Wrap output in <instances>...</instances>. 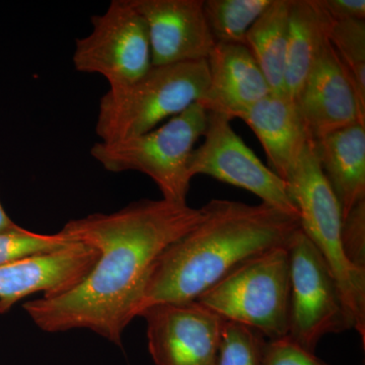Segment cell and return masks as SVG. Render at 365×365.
<instances>
[{"instance_id":"4","label":"cell","mask_w":365,"mask_h":365,"mask_svg":"<svg viewBox=\"0 0 365 365\" xmlns=\"http://www.w3.org/2000/svg\"><path fill=\"white\" fill-rule=\"evenodd\" d=\"M288 195L299 212V227L323 255L337 281L354 330L365 343V270L355 267L343 249L342 215L319 165L314 141L287 173Z\"/></svg>"},{"instance_id":"18","label":"cell","mask_w":365,"mask_h":365,"mask_svg":"<svg viewBox=\"0 0 365 365\" xmlns=\"http://www.w3.org/2000/svg\"><path fill=\"white\" fill-rule=\"evenodd\" d=\"M290 0H272L246 36V47L263 72L271 93H285Z\"/></svg>"},{"instance_id":"19","label":"cell","mask_w":365,"mask_h":365,"mask_svg":"<svg viewBox=\"0 0 365 365\" xmlns=\"http://www.w3.org/2000/svg\"><path fill=\"white\" fill-rule=\"evenodd\" d=\"M272 0H204V16L215 43L246 46V36Z\"/></svg>"},{"instance_id":"3","label":"cell","mask_w":365,"mask_h":365,"mask_svg":"<svg viewBox=\"0 0 365 365\" xmlns=\"http://www.w3.org/2000/svg\"><path fill=\"white\" fill-rule=\"evenodd\" d=\"M208 85L206 60L151 66L135 83L109 88L101 98L96 134L114 143L146 133L202 102Z\"/></svg>"},{"instance_id":"9","label":"cell","mask_w":365,"mask_h":365,"mask_svg":"<svg viewBox=\"0 0 365 365\" xmlns=\"http://www.w3.org/2000/svg\"><path fill=\"white\" fill-rule=\"evenodd\" d=\"M230 122L225 115L208 112L203 143L193 150L190 160V175H206L246 190L258 196L262 203L299 217L285 182L264 165Z\"/></svg>"},{"instance_id":"13","label":"cell","mask_w":365,"mask_h":365,"mask_svg":"<svg viewBox=\"0 0 365 365\" xmlns=\"http://www.w3.org/2000/svg\"><path fill=\"white\" fill-rule=\"evenodd\" d=\"M98 258L97 250L83 242L53 253L0 266V314L35 294L56 297L78 284Z\"/></svg>"},{"instance_id":"26","label":"cell","mask_w":365,"mask_h":365,"mask_svg":"<svg viewBox=\"0 0 365 365\" xmlns=\"http://www.w3.org/2000/svg\"><path fill=\"white\" fill-rule=\"evenodd\" d=\"M21 227L16 225L9 217V215L4 210V206L0 202V234H6V232H16L20 230Z\"/></svg>"},{"instance_id":"23","label":"cell","mask_w":365,"mask_h":365,"mask_svg":"<svg viewBox=\"0 0 365 365\" xmlns=\"http://www.w3.org/2000/svg\"><path fill=\"white\" fill-rule=\"evenodd\" d=\"M341 237L348 260L365 270V201L354 206L343 218Z\"/></svg>"},{"instance_id":"21","label":"cell","mask_w":365,"mask_h":365,"mask_svg":"<svg viewBox=\"0 0 365 365\" xmlns=\"http://www.w3.org/2000/svg\"><path fill=\"white\" fill-rule=\"evenodd\" d=\"M265 340L249 327L225 321L215 365H260Z\"/></svg>"},{"instance_id":"15","label":"cell","mask_w":365,"mask_h":365,"mask_svg":"<svg viewBox=\"0 0 365 365\" xmlns=\"http://www.w3.org/2000/svg\"><path fill=\"white\" fill-rule=\"evenodd\" d=\"M265 150L270 169L284 179L312 141L294 100L270 93L241 115Z\"/></svg>"},{"instance_id":"2","label":"cell","mask_w":365,"mask_h":365,"mask_svg":"<svg viewBox=\"0 0 365 365\" xmlns=\"http://www.w3.org/2000/svg\"><path fill=\"white\" fill-rule=\"evenodd\" d=\"M202 208V222L158 258L138 317L153 304L195 302L245 262L287 247L300 227L297 216L265 203L213 199Z\"/></svg>"},{"instance_id":"16","label":"cell","mask_w":365,"mask_h":365,"mask_svg":"<svg viewBox=\"0 0 365 365\" xmlns=\"http://www.w3.org/2000/svg\"><path fill=\"white\" fill-rule=\"evenodd\" d=\"M314 143L343 220L354 206L365 201V125L334 131Z\"/></svg>"},{"instance_id":"5","label":"cell","mask_w":365,"mask_h":365,"mask_svg":"<svg viewBox=\"0 0 365 365\" xmlns=\"http://www.w3.org/2000/svg\"><path fill=\"white\" fill-rule=\"evenodd\" d=\"M207 117L204 106L195 103L141 135L93 144L91 155L109 172L143 173L155 182L163 199L187 204L193 179L190 175V160L197 141L205 132Z\"/></svg>"},{"instance_id":"6","label":"cell","mask_w":365,"mask_h":365,"mask_svg":"<svg viewBox=\"0 0 365 365\" xmlns=\"http://www.w3.org/2000/svg\"><path fill=\"white\" fill-rule=\"evenodd\" d=\"M289 290V258L282 247L245 262L195 302L274 340L287 336Z\"/></svg>"},{"instance_id":"8","label":"cell","mask_w":365,"mask_h":365,"mask_svg":"<svg viewBox=\"0 0 365 365\" xmlns=\"http://www.w3.org/2000/svg\"><path fill=\"white\" fill-rule=\"evenodd\" d=\"M93 30L76 41V71L98 74L110 88L135 83L150 67L148 28L132 0H113L107 11L91 16Z\"/></svg>"},{"instance_id":"22","label":"cell","mask_w":365,"mask_h":365,"mask_svg":"<svg viewBox=\"0 0 365 365\" xmlns=\"http://www.w3.org/2000/svg\"><path fill=\"white\" fill-rule=\"evenodd\" d=\"M60 230L54 235H43L21 227L16 232L0 234V266L59 251L73 244Z\"/></svg>"},{"instance_id":"25","label":"cell","mask_w":365,"mask_h":365,"mask_svg":"<svg viewBox=\"0 0 365 365\" xmlns=\"http://www.w3.org/2000/svg\"><path fill=\"white\" fill-rule=\"evenodd\" d=\"M333 21L365 20L364 0H319Z\"/></svg>"},{"instance_id":"7","label":"cell","mask_w":365,"mask_h":365,"mask_svg":"<svg viewBox=\"0 0 365 365\" xmlns=\"http://www.w3.org/2000/svg\"><path fill=\"white\" fill-rule=\"evenodd\" d=\"M289 309L287 337L314 352L328 334L354 330L351 316L323 255L300 227L287 246Z\"/></svg>"},{"instance_id":"14","label":"cell","mask_w":365,"mask_h":365,"mask_svg":"<svg viewBox=\"0 0 365 365\" xmlns=\"http://www.w3.org/2000/svg\"><path fill=\"white\" fill-rule=\"evenodd\" d=\"M206 61L209 85L200 103L207 112L239 119L270 95V86L246 46L215 43Z\"/></svg>"},{"instance_id":"20","label":"cell","mask_w":365,"mask_h":365,"mask_svg":"<svg viewBox=\"0 0 365 365\" xmlns=\"http://www.w3.org/2000/svg\"><path fill=\"white\" fill-rule=\"evenodd\" d=\"M328 40L365 105V20L333 21Z\"/></svg>"},{"instance_id":"24","label":"cell","mask_w":365,"mask_h":365,"mask_svg":"<svg viewBox=\"0 0 365 365\" xmlns=\"http://www.w3.org/2000/svg\"><path fill=\"white\" fill-rule=\"evenodd\" d=\"M260 365H329L290 338L265 340Z\"/></svg>"},{"instance_id":"12","label":"cell","mask_w":365,"mask_h":365,"mask_svg":"<svg viewBox=\"0 0 365 365\" xmlns=\"http://www.w3.org/2000/svg\"><path fill=\"white\" fill-rule=\"evenodd\" d=\"M294 102L312 141L352 125H365V105L329 40Z\"/></svg>"},{"instance_id":"1","label":"cell","mask_w":365,"mask_h":365,"mask_svg":"<svg viewBox=\"0 0 365 365\" xmlns=\"http://www.w3.org/2000/svg\"><path fill=\"white\" fill-rule=\"evenodd\" d=\"M204 217L203 208L143 199L116 212L71 220L61 232L97 250V262L72 289L30 300L24 309L44 332L86 329L121 346L158 258Z\"/></svg>"},{"instance_id":"11","label":"cell","mask_w":365,"mask_h":365,"mask_svg":"<svg viewBox=\"0 0 365 365\" xmlns=\"http://www.w3.org/2000/svg\"><path fill=\"white\" fill-rule=\"evenodd\" d=\"M204 0H132L150 37L153 66L208 58L215 41L204 16Z\"/></svg>"},{"instance_id":"10","label":"cell","mask_w":365,"mask_h":365,"mask_svg":"<svg viewBox=\"0 0 365 365\" xmlns=\"http://www.w3.org/2000/svg\"><path fill=\"white\" fill-rule=\"evenodd\" d=\"M155 365H215L223 319L197 302H165L141 312Z\"/></svg>"},{"instance_id":"17","label":"cell","mask_w":365,"mask_h":365,"mask_svg":"<svg viewBox=\"0 0 365 365\" xmlns=\"http://www.w3.org/2000/svg\"><path fill=\"white\" fill-rule=\"evenodd\" d=\"M333 20L319 0H290L285 93L295 101L328 42Z\"/></svg>"}]
</instances>
